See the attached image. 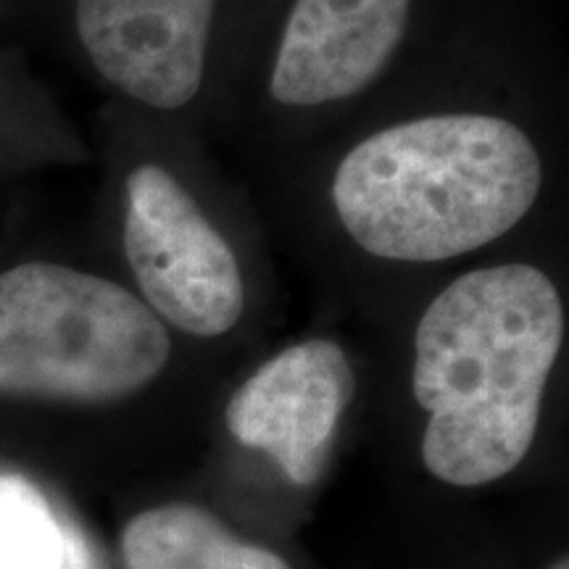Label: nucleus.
<instances>
[{"label": "nucleus", "mask_w": 569, "mask_h": 569, "mask_svg": "<svg viewBox=\"0 0 569 569\" xmlns=\"http://www.w3.org/2000/svg\"><path fill=\"white\" fill-rule=\"evenodd\" d=\"M543 167L509 119L440 113L369 134L340 161L332 203L346 232L388 261H446L528 217Z\"/></svg>", "instance_id": "obj_2"}, {"label": "nucleus", "mask_w": 569, "mask_h": 569, "mask_svg": "<svg viewBox=\"0 0 569 569\" xmlns=\"http://www.w3.org/2000/svg\"><path fill=\"white\" fill-rule=\"evenodd\" d=\"M63 536H67V561H63V569H98L96 557H92L88 540L80 536V530L63 528Z\"/></svg>", "instance_id": "obj_10"}, {"label": "nucleus", "mask_w": 569, "mask_h": 569, "mask_svg": "<svg viewBox=\"0 0 569 569\" xmlns=\"http://www.w3.org/2000/svg\"><path fill=\"white\" fill-rule=\"evenodd\" d=\"M67 536L32 482L0 475V569H63Z\"/></svg>", "instance_id": "obj_9"}, {"label": "nucleus", "mask_w": 569, "mask_h": 569, "mask_svg": "<svg viewBox=\"0 0 569 569\" xmlns=\"http://www.w3.org/2000/svg\"><path fill=\"white\" fill-rule=\"evenodd\" d=\"M353 388L343 348L306 340L272 356L238 388L224 411L227 430L240 446L264 451L290 482L311 486Z\"/></svg>", "instance_id": "obj_5"}, {"label": "nucleus", "mask_w": 569, "mask_h": 569, "mask_svg": "<svg viewBox=\"0 0 569 569\" xmlns=\"http://www.w3.org/2000/svg\"><path fill=\"white\" fill-rule=\"evenodd\" d=\"M551 569H569V565H567V557H561V559L557 561V565H553Z\"/></svg>", "instance_id": "obj_11"}, {"label": "nucleus", "mask_w": 569, "mask_h": 569, "mask_svg": "<svg viewBox=\"0 0 569 569\" xmlns=\"http://www.w3.org/2000/svg\"><path fill=\"white\" fill-rule=\"evenodd\" d=\"M561 340L557 284L530 264L475 269L427 306L411 388L427 411L425 467L438 480L488 486L528 457Z\"/></svg>", "instance_id": "obj_1"}, {"label": "nucleus", "mask_w": 569, "mask_h": 569, "mask_svg": "<svg viewBox=\"0 0 569 569\" xmlns=\"http://www.w3.org/2000/svg\"><path fill=\"white\" fill-rule=\"evenodd\" d=\"M124 253L148 309L198 338L224 336L246 306L238 256L193 196L156 163L127 177Z\"/></svg>", "instance_id": "obj_4"}, {"label": "nucleus", "mask_w": 569, "mask_h": 569, "mask_svg": "<svg viewBox=\"0 0 569 569\" xmlns=\"http://www.w3.org/2000/svg\"><path fill=\"white\" fill-rule=\"evenodd\" d=\"M172 353L167 327L122 284L63 264L0 274V393L109 403L140 393Z\"/></svg>", "instance_id": "obj_3"}, {"label": "nucleus", "mask_w": 569, "mask_h": 569, "mask_svg": "<svg viewBox=\"0 0 569 569\" xmlns=\"http://www.w3.org/2000/svg\"><path fill=\"white\" fill-rule=\"evenodd\" d=\"M411 0H296L272 69V98L322 106L351 98L386 69Z\"/></svg>", "instance_id": "obj_7"}, {"label": "nucleus", "mask_w": 569, "mask_h": 569, "mask_svg": "<svg viewBox=\"0 0 569 569\" xmlns=\"http://www.w3.org/2000/svg\"><path fill=\"white\" fill-rule=\"evenodd\" d=\"M217 0H77L96 69L134 101L174 111L201 90Z\"/></svg>", "instance_id": "obj_6"}, {"label": "nucleus", "mask_w": 569, "mask_h": 569, "mask_svg": "<svg viewBox=\"0 0 569 569\" xmlns=\"http://www.w3.org/2000/svg\"><path fill=\"white\" fill-rule=\"evenodd\" d=\"M127 569H290L274 551L246 543L209 511L172 503L142 511L122 532Z\"/></svg>", "instance_id": "obj_8"}]
</instances>
